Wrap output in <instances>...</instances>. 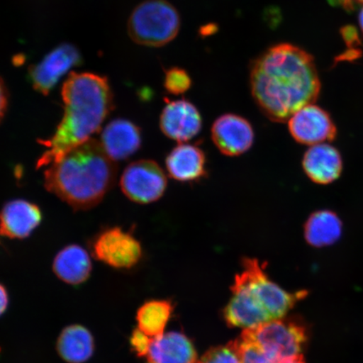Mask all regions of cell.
<instances>
[{
	"instance_id": "obj_10",
	"label": "cell",
	"mask_w": 363,
	"mask_h": 363,
	"mask_svg": "<svg viewBox=\"0 0 363 363\" xmlns=\"http://www.w3.org/2000/svg\"><path fill=\"white\" fill-rule=\"evenodd\" d=\"M81 62L79 50L70 44H62L48 53L42 62L30 69V79L39 93L48 95L63 75Z\"/></svg>"
},
{
	"instance_id": "obj_26",
	"label": "cell",
	"mask_w": 363,
	"mask_h": 363,
	"mask_svg": "<svg viewBox=\"0 0 363 363\" xmlns=\"http://www.w3.org/2000/svg\"><path fill=\"white\" fill-rule=\"evenodd\" d=\"M329 2L334 6L342 7L351 12L355 10L358 4H363V0H329Z\"/></svg>"
},
{
	"instance_id": "obj_1",
	"label": "cell",
	"mask_w": 363,
	"mask_h": 363,
	"mask_svg": "<svg viewBox=\"0 0 363 363\" xmlns=\"http://www.w3.org/2000/svg\"><path fill=\"white\" fill-rule=\"evenodd\" d=\"M250 87L263 115L274 122H285L316 101L321 85L311 54L296 45L280 43L252 62Z\"/></svg>"
},
{
	"instance_id": "obj_9",
	"label": "cell",
	"mask_w": 363,
	"mask_h": 363,
	"mask_svg": "<svg viewBox=\"0 0 363 363\" xmlns=\"http://www.w3.org/2000/svg\"><path fill=\"white\" fill-rule=\"evenodd\" d=\"M289 133L297 143L315 146L330 142L337 128L328 112L315 104H308L289 120Z\"/></svg>"
},
{
	"instance_id": "obj_17",
	"label": "cell",
	"mask_w": 363,
	"mask_h": 363,
	"mask_svg": "<svg viewBox=\"0 0 363 363\" xmlns=\"http://www.w3.org/2000/svg\"><path fill=\"white\" fill-rule=\"evenodd\" d=\"M303 169L314 183L328 184L342 174V159L338 150L330 145L317 144L303 156Z\"/></svg>"
},
{
	"instance_id": "obj_8",
	"label": "cell",
	"mask_w": 363,
	"mask_h": 363,
	"mask_svg": "<svg viewBox=\"0 0 363 363\" xmlns=\"http://www.w3.org/2000/svg\"><path fill=\"white\" fill-rule=\"evenodd\" d=\"M167 186L165 172L152 160H139L127 166L121 179L122 192L130 201L147 204L156 202Z\"/></svg>"
},
{
	"instance_id": "obj_28",
	"label": "cell",
	"mask_w": 363,
	"mask_h": 363,
	"mask_svg": "<svg viewBox=\"0 0 363 363\" xmlns=\"http://www.w3.org/2000/svg\"><path fill=\"white\" fill-rule=\"evenodd\" d=\"M9 306V295L7 290L0 284V316L6 311Z\"/></svg>"
},
{
	"instance_id": "obj_21",
	"label": "cell",
	"mask_w": 363,
	"mask_h": 363,
	"mask_svg": "<svg viewBox=\"0 0 363 363\" xmlns=\"http://www.w3.org/2000/svg\"><path fill=\"white\" fill-rule=\"evenodd\" d=\"M342 223L337 214L318 211L308 217L305 225L306 242L314 247L330 246L342 235Z\"/></svg>"
},
{
	"instance_id": "obj_22",
	"label": "cell",
	"mask_w": 363,
	"mask_h": 363,
	"mask_svg": "<svg viewBox=\"0 0 363 363\" xmlns=\"http://www.w3.org/2000/svg\"><path fill=\"white\" fill-rule=\"evenodd\" d=\"M174 306L167 301H151L145 303L136 314L138 329L149 337L156 338L164 333Z\"/></svg>"
},
{
	"instance_id": "obj_2",
	"label": "cell",
	"mask_w": 363,
	"mask_h": 363,
	"mask_svg": "<svg viewBox=\"0 0 363 363\" xmlns=\"http://www.w3.org/2000/svg\"><path fill=\"white\" fill-rule=\"evenodd\" d=\"M65 113L55 133L39 143L45 147L36 167L60 160L67 152L88 142L101 130L113 108V94L107 79L101 76L72 72L62 86Z\"/></svg>"
},
{
	"instance_id": "obj_15",
	"label": "cell",
	"mask_w": 363,
	"mask_h": 363,
	"mask_svg": "<svg viewBox=\"0 0 363 363\" xmlns=\"http://www.w3.org/2000/svg\"><path fill=\"white\" fill-rule=\"evenodd\" d=\"M101 145L113 161L125 160L138 151L142 145L139 127L124 119L112 121L103 130Z\"/></svg>"
},
{
	"instance_id": "obj_6",
	"label": "cell",
	"mask_w": 363,
	"mask_h": 363,
	"mask_svg": "<svg viewBox=\"0 0 363 363\" xmlns=\"http://www.w3.org/2000/svg\"><path fill=\"white\" fill-rule=\"evenodd\" d=\"M243 333L255 342L274 361H282L302 355L307 342V329L293 319L272 320L255 329L244 330Z\"/></svg>"
},
{
	"instance_id": "obj_25",
	"label": "cell",
	"mask_w": 363,
	"mask_h": 363,
	"mask_svg": "<svg viewBox=\"0 0 363 363\" xmlns=\"http://www.w3.org/2000/svg\"><path fill=\"white\" fill-rule=\"evenodd\" d=\"M152 338L144 334L142 330L135 329L130 339V346L133 350L139 357H146L151 346Z\"/></svg>"
},
{
	"instance_id": "obj_13",
	"label": "cell",
	"mask_w": 363,
	"mask_h": 363,
	"mask_svg": "<svg viewBox=\"0 0 363 363\" xmlns=\"http://www.w3.org/2000/svg\"><path fill=\"white\" fill-rule=\"evenodd\" d=\"M231 291L233 296L224 311L226 323L231 328L255 329L272 321L269 315L254 301L246 284L238 276Z\"/></svg>"
},
{
	"instance_id": "obj_18",
	"label": "cell",
	"mask_w": 363,
	"mask_h": 363,
	"mask_svg": "<svg viewBox=\"0 0 363 363\" xmlns=\"http://www.w3.org/2000/svg\"><path fill=\"white\" fill-rule=\"evenodd\" d=\"M147 363H196L197 352L191 340L180 333L152 338Z\"/></svg>"
},
{
	"instance_id": "obj_3",
	"label": "cell",
	"mask_w": 363,
	"mask_h": 363,
	"mask_svg": "<svg viewBox=\"0 0 363 363\" xmlns=\"http://www.w3.org/2000/svg\"><path fill=\"white\" fill-rule=\"evenodd\" d=\"M48 167L45 188L75 211L90 210L101 203L115 185L118 170L116 161L92 138Z\"/></svg>"
},
{
	"instance_id": "obj_12",
	"label": "cell",
	"mask_w": 363,
	"mask_h": 363,
	"mask_svg": "<svg viewBox=\"0 0 363 363\" xmlns=\"http://www.w3.org/2000/svg\"><path fill=\"white\" fill-rule=\"evenodd\" d=\"M160 128L167 138L179 143H187L201 133V113L186 99L167 102L161 113Z\"/></svg>"
},
{
	"instance_id": "obj_29",
	"label": "cell",
	"mask_w": 363,
	"mask_h": 363,
	"mask_svg": "<svg viewBox=\"0 0 363 363\" xmlns=\"http://www.w3.org/2000/svg\"><path fill=\"white\" fill-rule=\"evenodd\" d=\"M276 363H306L303 360V356L299 355L296 357L289 358V359H285L282 361L277 362Z\"/></svg>"
},
{
	"instance_id": "obj_19",
	"label": "cell",
	"mask_w": 363,
	"mask_h": 363,
	"mask_svg": "<svg viewBox=\"0 0 363 363\" xmlns=\"http://www.w3.org/2000/svg\"><path fill=\"white\" fill-rule=\"evenodd\" d=\"M52 269L62 282L79 286L89 279L92 272V262L84 248L78 245H69L57 254Z\"/></svg>"
},
{
	"instance_id": "obj_14",
	"label": "cell",
	"mask_w": 363,
	"mask_h": 363,
	"mask_svg": "<svg viewBox=\"0 0 363 363\" xmlns=\"http://www.w3.org/2000/svg\"><path fill=\"white\" fill-rule=\"evenodd\" d=\"M42 219V211L36 204L15 199L4 204L0 211V235L11 239L28 238Z\"/></svg>"
},
{
	"instance_id": "obj_4",
	"label": "cell",
	"mask_w": 363,
	"mask_h": 363,
	"mask_svg": "<svg viewBox=\"0 0 363 363\" xmlns=\"http://www.w3.org/2000/svg\"><path fill=\"white\" fill-rule=\"evenodd\" d=\"M179 13L167 0H146L131 13L128 33L135 43L160 48L172 42L179 33Z\"/></svg>"
},
{
	"instance_id": "obj_20",
	"label": "cell",
	"mask_w": 363,
	"mask_h": 363,
	"mask_svg": "<svg viewBox=\"0 0 363 363\" xmlns=\"http://www.w3.org/2000/svg\"><path fill=\"white\" fill-rule=\"evenodd\" d=\"M95 342L89 330L81 325L63 329L57 342V351L67 363H84L93 357Z\"/></svg>"
},
{
	"instance_id": "obj_24",
	"label": "cell",
	"mask_w": 363,
	"mask_h": 363,
	"mask_svg": "<svg viewBox=\"0 0 363 363\" xmlns=\"http://www.w3.org/2000/svg\"><path fill=\"white\" fill-rule=\"evenodd\" d=\"M197 363H240V357L233 342L226 346L210 349Z\"/></svg>"
},
{
	"instance_id": "obj_11",
	"label": "cell",
	"mask_w": 363,
	"mask_h": 363,
	"mask_svg": "<svg viewBox=\"0 0 363 363\" xmlns=\"http://www.w3.org/2000/svg\"><path fill=\"white\" fill-rule=\"evenodd\" d=\"M211 136L220 152L229 157L242 155L254 143L252 125L247 119L235 113L218 117L212 125Z\"/></svg>"
},
{
	"instance_id": "obj_30",
	"label": "cell",
	"mask_w": 363,
	"mask_h": 363,
	"mask_svg": "<svg viewBox=\"0 0 363 363\" xmlns=\"http://www.w3.org/2000/svg\"><path fill=\"white\" fill-rule=\"evenodd\" d=\"M358 20H359V25H360L361 29L363 33V8L362 9V10L360 11L359 17H358Z\"/></svg>"
},
{
	"instance_id": "obj_23",
	"label": "cell",
	"mask_w": 363,
	"mask_h": 363,
	"mask_svg": "<svg viewBox=\"0 0 363 363\" xmlns=\"http://www.w3.org/2000/svg\"><path fill=\"white\" fill-rule=\"evenodd\" d=\"M192 80L188 72L179 67H172L166 72L164 87L172 94H182L191 87Z\"/></svg>"
},
{
	"instance_id": "obj_7",
	"label": "cell",
	"mask_w": 363,
	"mask_h": 363,
	"mask_svg": "<svg viewBox=\"0 0 363 363\" xmlns=\"http://www.w3.org/2000/svg\"><path fill=\"white\" fill-rule=\"evenodd\" d=\"M95 259L117 269H129L142 259L143 248L133 235L120 228L102 230L91 240Z\"/></svg>"
},
{
	"instance_id": "obj_27",
	"label": "cell",
	"mask_w": 363,
	"mask_h": 363,
	"mask_svg": "<svg viewBox=\"0 0 363 363\" xmlns=\"http://www.w3.org/2000/svg\"><path fill=\"white\" fill-rule=\"evenodd\" d=\"M8 106V94L6 86L0 79V122L3 120Z\"/></svg>"
},
{
	"instance_id": "obj_5",
	"label": "cell",
	"mask_w": 363,
	"mask_h": 363,
	"mask_svg": "<svg viewBox=\"0 0 363 363\" xmlns=\"http://www.w3.org/2000/svg\"><path fill=\"white\" fill-rule=\"evenodd\" d=\"M243 271L238 274L247 286L252 296L271 320L281 319L298 301L307 296L306 291L289 293L272 282L257 259L244 258Z\"/></svg>"
},
{
	"instance_id": "obj_16",
	"label": "cell",
	"mask_w": 363,
	"mask_h": 363,
	"mask_svg": "<svg viewBox=\"0 0 363 363\" xmlns=\"http://www.w3.org/2000/svg\"><path fill=\"white\" fill-rule=\"evenodd\" d=\"M167 174L176 181L189 183L206 174V157L202 149L195 145L180 143L166 157Z\"/></svg>"
}]
</instances>
